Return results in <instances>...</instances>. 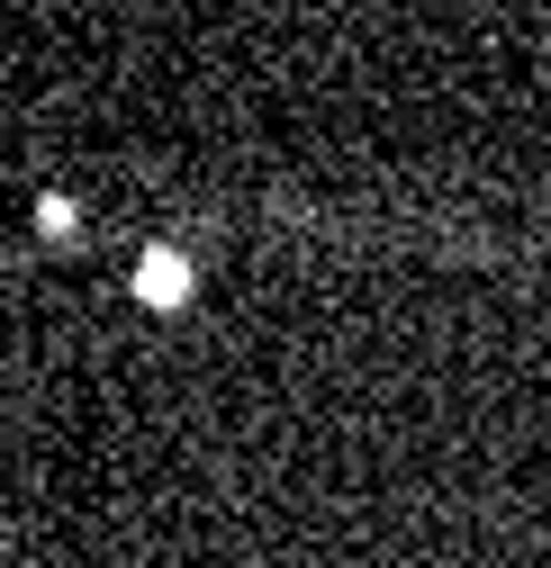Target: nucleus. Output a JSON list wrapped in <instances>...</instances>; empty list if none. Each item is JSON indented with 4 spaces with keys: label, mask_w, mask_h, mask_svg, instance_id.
Returning a JSON list of instances; mask_svg holds the SVG:
<instances>
[{
    "label": "nucleus",
    "mask_w": 551,
    "mask_h": 568,
    "mask_svg": "<svg viewBox=\"0 0 551 568\" xmlns=\"http://www.w3.org/2000/svg\"><path fill=\"white\" fill-rule=\"evenodd\" d=\"M136 290H154V307H181V298L199 290V271H190V262H172V253H146V271H136Z\"/></svg>",
    "instance_id": "1"
}]
</instances>
